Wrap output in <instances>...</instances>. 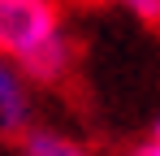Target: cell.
I'll return each instance as SVG.
<instances>
[{
  "mask_svg": "<svg viewBox=\"0 0 160 156\" xmlns=\"http://www.w3.org/2000/svg\"><path fill=\"white\" fill-rule=\"evenodd\" d=\"M130 156H160V117L147 126V134H143V139L130 148Z\"/></svg>",
  "mask_w": 160,
  "mask_h": 156,
  "instance_id": "cell-5",
  "label": "cell"
},
{
  "mask_svg": "<svg viewBox=\"0 0 160 156\" xmlns=\"http://www.w3.org/2000/svg\"><path fill=\"white\" fill-rule=\"evenodd\" d=\"M18 156H100L78 134H65L52 126H26L18 134Z\"/></svg>",
  "mask_w": 160,
  "mask_h": 156,
  "instance_id": "cell-3",
  "label": "cell"
},
{
  "mask_svg": "<svg viewBox=\"0 0 160 156\" xmlns=\"http://www.w3.org/2000/svg\"><path fill=\"white\" fill-rule=\"evenodd\" d=\"M0 56L35 87H56L74 70V39L56 0H0Z\"/></svg>",
  "mask_w": 160,
  "mask_h": 156,
  "instance_id": "cell-1",
  "label": "cell"
},
{
  "mask_svg": "<svg viewBox=\"0 0 160 156\" xmlns=\"http://www.w3.org/2000/svg\"><path fill=\"white\" fill-rule=\"evenodd\" d=\"M26 126H35V82L0 56V134L18 139Z\"/></svg>",
  "mask_w": 160,
  "mask_h": 156,
  "instance_id": "cell-2",
  "label": "cell"
},
{
  "mask_svg": "<svg viewBox=\"0 0 160 156\" xmlns=\"http://www.w3.org/2000/svg\"><path fill=\"white\" fill-rule=\"evenodd\" d=\"M121 9H130L138 22H147V26H156L160 22V0H117Z\"/></svg>",
  "mask_w": 160,
  "mask_h": 156,
  "instance_id": "cell-4",
  "label": "cell"
}]
</instances>
